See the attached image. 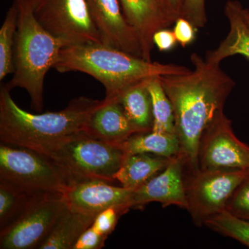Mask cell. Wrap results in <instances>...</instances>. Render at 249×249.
<instances>
[{"label":"cell","mask_w":249,"mask_h":249,"mask_svg":"<svg viewBox=\"0 0 249 249\" xmlns=\"http://www.w3.org/2000/svg\"><path fill=\"white\" fill-rule=\"evenodd\" d=\"M191 60L194 70L160 79L173 106L179 156L193 174L199 170L201 136L217 112L224 109L235 82L219 65L209 63L199 54L193 53Z\"/></svg>","instance_id":"cell-1"},{"label":"cell","mask_w":249,"mask_h":249,"mask_svg":"<svg viewBox=\"0 0 249 249\" xmlns=\"http://www.w3.org/2000/svg\"><path fill=\"white\" fill-rule=\"evenodd\" d=\"M5 85L0 89V141L45 155L70 136L84 132L89 118L104 102L80 96L65 109L32 114L22 109Z\"/></svg>","instance_id":"cell-2"},{"label":"cell","mask_w":249,"mask_h":249,"mask_svg":"<svg viewBox=\"0 0 249 249\" xmlns=\"http://www.w3.org/2000/svg\"><path fill=\"white\" fill-rule=\"evenodd\" d=\"M53 69L60 73H87L104 85L106 98L117 100L126 90L143 80L191 71L175 64L147 61L114 47L96 43L65 46Z\"/></svg>","instance_id":"cell-3"},{"label":"cell","mask_w":249,"mask_h":249,"mask_svg":"<svg viewBox=\"0 0 249 249\" xmlns=\"http://www.w3.org/2000/svg\"><path fill=\"white\" fill-rule=\"evenodd\" d=\"M18 9L15 38L14 76L5 85L11 91L22 88L29 93L31 107L41 112L43 108L44 82L53 68L65 44L45 30L36 19L31 0H14Z\"/></svg>","instance_id":"cell-4"},{"label":"cell","mask_w":249,"mask_h":249,"mask_svg":"<svg viewBox=\"0 0 249 249\" xmlns=\"http://www.w3.org/2000/svg\"><path fill=\"white\" fill-rule=\"evenodd\" d=\"M45 156L57 163L72 181L98 179L115 183L116 173L125 154L120 145L80 132L64 139Z\"/></svg>","instance_id":"cell-5"},{"label":"cell","mask_w":249,"mask_h":249,"mask_svg":"<svg viewBox=\"0 0 249 249\" xmlns=\"http://www.w3.org/2000/svg\"><path fill=\"white\" fill-rule=\"evenodd\" d=\"M0 180L31 193H63L72 181L47 156L3 142L0 145Z\"/></svg>","instance_id":"cell-6"},{"label":"cell","mask_w":249,"mask_h":249,"mask_svg":"<svg viewBox=\"0 0 249 249\" xmlns=\"http://www.w3.org/2000/svg\"><path fill=\"white\" fill-rule=\"evenodd\" d=\"M31 4L42 27L65 46L103 44L87 0H31Z\"/></svg>","instance_id":"cell-7"},{"label":"cell","mask_w":249,"mask_h":249,"mask_svg":"<svg viewBox=\"0 0 249 249\" xmlns=\"http://www.w3.org/2000/svg\"><path fill=\"white\" fill-rule=\"evenodd\" d=\"M67 208L62 193H37L22 214L0 231V249H38Z\"/></svg>","instance_id":"cell-8"},{"label":"cell","mask_w":249,"mask_h":249,"mask_svg":"<svg viewBox=\"0 0 249 249\" xmlns=\"http://www.w3.org/2000/svg\"><path fill=\"white\" fill-rule=\"evenodd\" d=\"M249 175V170H200L186 181L187 211L198 227L226 209L234 192Z\"/></svg>","instance_id":"cell-9"},{"label":"cell","mask_w":249,"mask_h":249,"mask_svg":"<svg viewBox=\"0 0 249 249\" xmlns=\"http://www.w3.org/2000/svg\"><path fill=\"white\" fill-rule=\"evenodd\" d=\"M198 164L200 170H249V146L236 137L224 109L217 112L201 136Z\"/></svg>","instance_id":"cell-10"},{"label":"cell","mask_w":249,"mask_h":249,"mask_svg":"<svg viewBox=\"0 0 249 249\" xmlns=\"http://www.w3.org/2000/svg\"><path fill=\"white\" fill-rule=\"evenodd\" d=\"M134 191L103 180L82 179L71 181L62 196L69 209L96 217L108 209L125 214L132 209Z\"/></svg>","instance_id":"cell-11"},{"label":"cell","mask_w":249,"mask_h":249,"mask_svg":"<svg viewBox=\"0 0 249 249\" xmlns=\"http://www.w3.org/2000/svg\"><path fill=\"white\" fill-rule=\"evenodd\" d=\"M186 169L179 155L171 159L163 171L134 189L132 209H142L150 203L159 202L163 208L174 205L187 210Z\"/></svg>","instance_id":"cell-12"},{"label":"cell","mask_w":249,"mask_h":249,"mask_svg":"<svg viewBox=\"0 0 249 249\" xmlns=\"http://www.w3.org/2000/svg\"><path fill=\"white\" fill-rule=\"evenodd\" d=\"M87 1L103 45L142 58L138 35L124 18L119 0Z\"/></svg>","instance_id":"cell-13"},{"label":"cell","mask_w":249,"mask_h":249,"mask_svg":"<svg viewBox=\"0 0 249 249\" xmlns=\"http://www.w3.org/2000/svg\"><path fill=\"white\" fill-rule=\"evenodd\" d=\"M124 18L137 33L142 46V58L152 61L153 36L176 19L161 0H119Z\"/></svg>","instance_id":"cell-14"},{"label":"cell","mask_w":249,"mask_h":249,"mask_svg":"<svg viewBox=\"0 0 249 249\" xmlns=\"http://www.w3.org/2000/svg\"><path fill=\"white\" fill-rule=\"evenodd\" d=\"M84 132L93 138L119 145L133 134L139 133L119 100L107 98L91 114Z\"/></svg>","instance_id":"cell-15"},{"label":"cell","mask_w":249,"mask_h":249,"mask_svg":"<svg viewBox=\"0 0 249 249\" xmlns=\"http://www.w3.org/2000/svg\"><path fill=\"white\" fill-rule=\"evenodd\" d=\"M243 9L237 0L226 3L224 14L229 20V31L217 48L207 52L206 61L219 65L224 59L235 55H242L249 61V25Z\"/></svg>","instance_id":"cell-16"},{"label":"cell","mask_w":249,"mask_h":249,"mask_svg":"<svg viewBox=\"0 0 249 249\" xmlns=\"http://www.w3.org/2000/svg\"><path fill=\"white\" fill-rule=\"evenodd\" d=\"M170 160L148 153L125 155L116 173V181L124 188L135 189L163 171Z\"/></svg>","instance_id":"cell-17"},{"label":"cell","mask_w":249,"mask_h":249,"mask_svg":"<svg viewBox=\"0 0 249 249\" xmlns=\"http://www.w3.org/2000/svg\"><path fill=\"white\" fill-rule=\"evenodd\" d=\"M95 217L67 208L38 249H73L80 236L92 225Z\"/></svg>","instance_id":"cell-18"},{"label":"cell","mask_w":249,"mask_h":249,"mask_svg":"<svg viewBox=\"0 0 249 249\" xmlns=\"http://www.w3.org/2000/svg\"><path fill=\"white\" fill-rule=\"evenodd\" d=\"M119 145L125 155L148 153L173 159L180 154L179 141L175 133L152 130L139 132L131 136Z\"/></svg>","instance_id":"cell-19"},{"label":"cell","mask_w":249,"mask_h":249,"mask_svg":"<svg viewBox=\"0 0 249 249\" xmlns=\"http://www.w3.org/2000/svg\"><path fill=\"white\" fill-rule=\"evenodd\" d=\"M148 80L131 87L119 98L126 116L139 132L151 131L153 124L152 100L147 87Z\"/></svg>","instance_id":"cell-20"},{"label":"cell","mask_w":249,"mask_h":249,"mask_svg":"<svg viewBox=\"0 0 249 249\" xmlns=\"http://www.w3.org/2000/svg\"><path fill=\"white\" fill-rule=\"evenodd\" d=\"M147 89L152 100L153 124L152 131L175 133V115L173 106L163 89L160 77L147 81Z\"/></svg>","instance_id":"cell-21"},{"label":"cell","mask_w":249,"mask_h":249,"mask_svg":"<svg viewBox=\"0 0 249 249\" xmlns=\"http://www.w3.org/2000/svg\"><path fill=\"white\" fill-rule=\"evenodd\" d=\"M36 194L0 180V231L22 214Z\"/></svg>","instance_id":"cell-22"},{"label":"cell","mask_w":249,"mask_h":249,"mask_svg":"<svg viewBox=\"0 0 249 249\" xmlns=\"http://www.w3.org/2000/svg\"><path fill=\"white\" fill-rule=\"evenodd\" d=\"M18 9L14 1L0 28V80L14 73L15 38L18 27Z\"/></svg>","instance_id":"cell-23"},{"label":"cell","mask_w":249,"mask_h":249,"mask_svg":"<svg viewBox=\"0 0 249 249\" xmlns=\"http://www.w3.org/2000/svg\"><path fill=\"white\" fill-rule=\"evenodd\" d=\"M204 225L249 248V220L233 215L224 210L208 219Z\"/></svg>","instance_id":"cell-24"},{"label":"cell","mask_w":249,"mask_h":249,"mask_svg":"<svg viewBox=\"0 0 249 249\" xmlns=\"http://www.w3.org/2000/svg\"><path fill=\"white\" fill-rule=\"evenodd\" d=\"M225 210L233 215L249 220V175L234 192Z\"/></svg>","instance_id":"cell-25"},{"label":"cell","mask_w":249,"mask_h":249,"mask_svg":"<svg viewBox=\"0 0 249 249\" xmlns=\"http://www.w3.org/2000/svg\"><path fill=\"white\" fill-rule=\"evenodd\" d=\"M205 1L206 0H183L181 17L188 19L196 29L204 27L207 22Z\"/></svg>","instance_id":"cell-26"},{"label":"cell","mask_w":249,"mask_h":249,"mask_svg":"<svg viewBox=\"0 0 249 249\" xmlns=\"http://www.w3.org/2000/svg\"><path fill=\"white\" fill-rule=\"evenodd\" d=\"M121 215H122V214L117 210H105L96 216L91 227L96 231L108 237L115 229Z\"/></svg>","instance_id":"cell-27"},{"label":"cell","mask_w":249,"mask_h":249,"mask_svg":"<svg viewBox=\"0 0 249 249\" xmlns=\"http://www.w3.org/2000/svg\"><path fill=\"white\" fill-rule=\"evenodd\" d=\"M107 237L96 231L91 226L80 236L73 249H102Z\"/></svg>","instance_id":"cell-28"},{"label":"cell","mask_w":249,"mask_h":249,"mask_svg":"<svg viewBox=\"0 0 249 249\" xmlns=\"http://www.w3.org/2000/svg\"><path fill=\"white\" fill-rule=\"evenodd\" d=\"M175 24L173 31L178 42L183 47L192 43L196 38L197 29L188 19L181 17L178 18Z\"/></svg>","instance_id":"cell-29"},{"label":"cell","mask_w":249,"mask_h":249,"mask_svg":"<svg viewBox=\"0 0 249 249\" xmlns=\"http://www.w3.org/2000/svg\"><path fill=\"white\" fill-rule=\"evenodd\" d=\"M154 45L157 46L160 52H169L176 45L178 40L174 31L166 29H160L153 36Z\"/></svg>","instance_id":"cell-30"},{"label":"cell","mask_w":249,"mask_h":249,"mask_svg":"<svg viewBox=\"0 0 249 249\" xmlns=\"http://www.w3.org/2000/svg\"><path fill=\"white\" fill-rule=\"evenodd\" d=\"M183 4V0H166L168 9L176 20L181 16Z\"/></svg>","instance_id":"cell-31"},{"label":"cell","mask_w":249,"mask_h":249,"mask_svg":"<svg viewBox=\"0 0 249 249\" xmlns=\"http://www.w3.org/2000/svg\"><path fill=\"white\" fill-rule=\"evenodd\" d=\"M243 14L244 16H245L246 20H247V22L248 23L249 25V10L248 9H245V8H244Z\"/></svg>","instance_id":"cell-32"},{"label":"cell","mask_w":249,"mask_h":249,"mask_svg":"<svg viewBox=\"0 0 249 249\" xmlns=\"http://www.w3.org/2000/svg\"><path fill=\"white\" fill-rule=\"evenodd\" d=\"M161 1H163V4H164L165 5V6H166L167 9H168V6H167V4H166V0H161ZM168 11H169V10H168ZM169 12H170V11H169Z\"/></svg>","instance_id":"cell-33"}]
</instances>
